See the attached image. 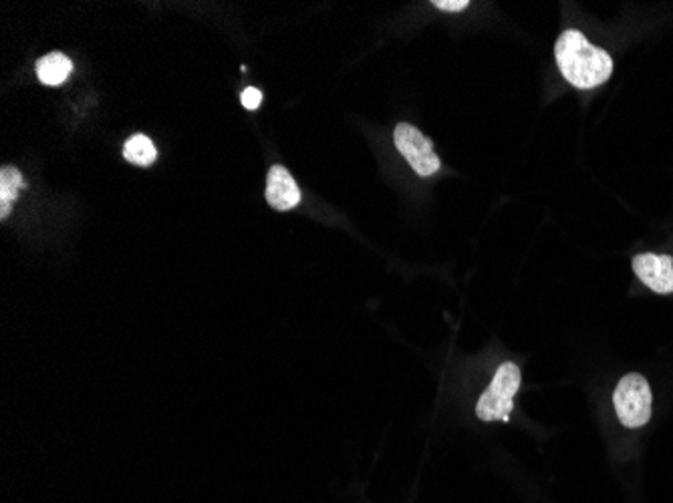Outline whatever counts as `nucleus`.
I'll list each match as a JSON object with an SVG mask.
<instances>
[{
    "label": "nucleus",
    "instance_id": "f257e3e1",
    "mask_svg": "<svg viewBox=\"0 0 673 503\" xmlns=\"http://www.w3.org/2000/svg\"><path fill=\"white\" fill-rule=\"evenodd\" d=\"M554 59L563 75L573 88L593 89L603 85L613 73V59L608 51L587 41L574 29L564 31L554 44Z\"/></svg>",
    "mask_w": 673,
    "mask_h": 503
},
{
    "label": "nucleus",
    "instance_id": "f03ea898",
    "mask_svg": "<svg viewBox=\"0 0 673 503\" xmlns=\"http://www.w3.org/2000/svg\"><path fill=\"white\" fill-rule=\"evenodd\" d=\"M653 394L645 377L638 372L625 374L613 393V406L619 421L630 429L647 425L652 419Z\"/></svg>",
    "mask_w": 673,
    "mask_h": 503
},
{
    "label": "nucleus",
    "instance_id": "7ed1b4c3",
    "mask_svg": "<svg viewBox=\"0 0 673 503\" xmlns=\"http://www.w3.org/2000/svg\"><path fill=\"white\" fill-rule=\"evenodd\" d=\"M520 389V369L514 362H504L498 369L492 383L476 406V415L482 421H508L514 409V394Z\"/></svg>",
    "mask_w": 673,
    "mask_h": 503
},
{
    "label": "nucleus",
    "instance_id": "20e7f679",
    "mask_svg": "<svg viewBox=\"0 0 673 503\" xmlns=\"http://www.w3.org/2000/svg\"><path fill=\"white\" fill-rule=\"evenodd\" d=\"M394 142L399 154L408 160V164L421 177L434 175L440 170V157L434 152L430 140L409 123H399L394 132Z\"/></svg>",
    "mask_w": 673,
    "mask_h": 503
},
{
    "label": "nucleus",
    "instance_id": "39448f33",
    "mask_svg": "<svg viewBox=\"0 0 673 503\" xmlns=\"http://www.w3.org/2000/svg\"><path fill=\"white\" fill-rule=\"evenodd\" d=\"M633 273L657 295H673V258L665 254H640L633 258Z\"/></svg>",
    "mask_w": 673,
    "mask_h": 503
},
{
    "label": "nucleus",
    "instance_id": "423d86ee",
    "mask_svg": "<svg viewBox=\"0 0 673 503\" xmlns=\"http://www.w3.org/2000/svg\"><path fill=\"white\" fill-rule=\"evenodd\" d=\"M266 202L268 206L287 212L293 209L300 202V189H298L295 177L288 174L287 167L283 165H273L268 177H266Z\"/></svg>",
    "mask_w": 673,
    "mask_h": 503
},
{
    "label": "nucleus",
    "instance_id": "0eeeda50",
    "mask_svg": "<svg viewBox=\"0 0 673 503\" xmlns=\"http://www.w3.org/2000/svg\"><path fill=\"white\" fill-rule=\"evenodd\" d=\"M71 71H73V63L63 53H49L37 61V78L47 88H57V85L65 83Z\"/></svg>",
    "mask_w": 673,
    "mask_h": 503
},
{
    "label": "nucleus",
    "instance_id": "6e6552de",
    "mask_svg": "<svg viewBox=\"0 0 673 503\" xmlns=\"http://www.w3.org/2000/svg\"><path fill=\"white\" fill-rule=\"evenodd\" d=\"M27 187L22 174L17 167H2L0 170V219L9 218L12 204L19 196V189Z\"/></svg>",
    "mask_w": 673,
    "mask_h": 503
},
{
    "label": "nucleus",
    "instance_id": "1a4fd4ad",
    "mask_svg": "<svg viewBox=\"0 0 673 503\" xmlns=\"http://www.w3.org/2000/svg\"><path fill=\"white\" fill-rule=\"evenodd\" d=\"M123 157L133 165H140V167H150L157 160V150H155L154 142L147 137V135H132L125 147H123Z\"/></svg>",
    "mask_w": 673,
    "mask_h": 503
},
{
    "label": "nucleus",
    "instance_id": "9d476101",
    "mask_svg": "<svg viewBox=\"0 0 673 503\" xmlns=\"http://www.w3.org/2000/svg\"><path fill=\"white\" fill-rule=\"evenodd\" d=\"M434 7L440 11L460 12L470 7L468 0H434Z\"/></svg>",
    "mask_w": 673,
    "mask_h": 503
},
{
    "label": "nucleus",
    "instance_id": "9b49d317",
    "mask_svg": "<svg viewBox=\"0 0 673 503\" xmlns=\"http://www.w3.org/2000/svg\"><path fill=\"white\" fill-rule=\"evenodd\" d=\"M243 105L246 110H258V105H261V101H263V93L258 91V89L248 88L243 91Z\"/></svg>",
    "mask_w": 673,
    "mask_h": 503
}]
</instances>
